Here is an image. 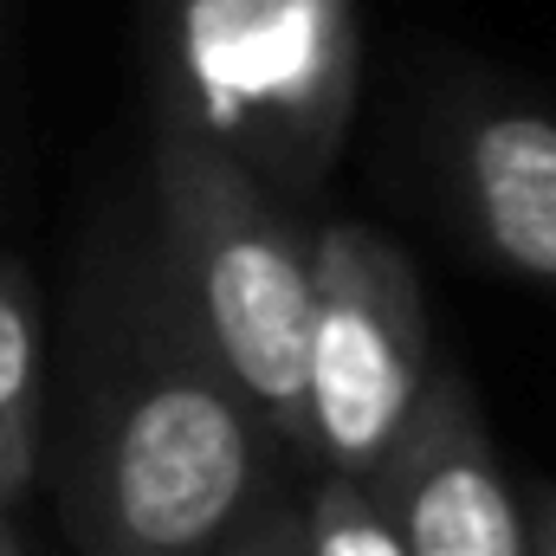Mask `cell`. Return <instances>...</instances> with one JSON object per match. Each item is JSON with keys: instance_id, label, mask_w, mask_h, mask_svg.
<instances>
[{"instance_id": "6", "label": "cell", "mask_w": 556, "mask_h": 556, "mask_svg": "<svg viewBox=\"0 0 556 556\" xmlns=\"http://www.w3.org/2000/svg\"><path fill=\"white\" fill-rule=\"evenodd\" d=\"M466 201L485 247L525 278L556 285V124L492 111L466 130Z\"/></svg>"}, {"instance_id": "9", "label": "cell", "mask_w": 556, "mask_h": 556, "mask_svg": "<svg viewBox=\"0 0 556 556\" xmlns=\"http://www.w3.org/2000/svg\"><path fill=\"white\" fill-rule=\"evenodd\" d=\"M214 556H304L298 551V511H285V505H266L240 538H227Z\"/></svg>"}, {"instance_id": "1", "label": "cell", "mask_w": 556, "mask_h": 556, "mask_svg": "<svg viewBox=\"0 0 556 556\" xmlns=\"http://www.w3.org/2000/svg\"><path fill=\"white\" fill-rule=\"evenodd\" d=\"M273 433L201 350L162 253L130 285L65 466L85 556H214L273 505Z\"/></svg>"}, {"instance_id": "10", "label": "cell", "mask_w": 556, "mask_h": 556, "mask_svg": "<svg viewBox=\"0 0 556 556\" xmlns=\"http://www.w3.org/2000/svg\"><path fill=\"white\" fill-rule=\"evenodd\" d=\"M0 556H20V538H13V525H7V511H0Z\"/></svg>"}, {"instance_id": "2", "label": "cell", "mask_w": 556, "mask_h": 556, "mask_svg": "<svg viewBox=\"0 0 556 556\" xmlns=\"http://www.w3.org/2000/svg\"><path fill=\"white\" fill-rule=\"evenodd\" d=\"M155 111L227 149L260 188L311 194L363 85L356 0H142Z\"/></svg>"}, {"instance_id": "8", "label": "cell", "mask_w": 556, "mask_h": 556, "mask_svg": "<svg viewBox=\"0 0 556 556\" xmlns=\"http://www.w3.org/2000/svg\"><path fill=\"white\" fill-rule=\"evenodd\" d=\"M298 551L304 556H402L382 505L369 498L363 479L324 472L298 511Z\"/></svg>"}, {"instance_id": "3", "label": "cell", "mask_w": 556, "mask_h": 556, "mask_svg": "<svg viewBox=\"0 0 556 556\" xmlns=\"http://www.w3.org/2000/svg\"><path fill=\"white\" fill-rule=\"evenodd\" d=\"M155 220L168 285L278 453H304V343H311V240L291 227L227 149L155 111Z\"/></svg>"}, {"instance_id": "4", "label": "cell", "mask_w": 556, "mask_h": 556, "mask_svg": "<svg viewBox=\"0 0 556 556\" xmlns=\"http://www.w3.org/2000/svg\"><path fill=\"white\" fill-rule=\"evenodd\" d=\"M433 382V337L408 253L343 220L311 240L304 343V453L324 472L369 479Z\"/></svg>"}, {"instance_id": "11", "label": "cell", "mask_w": 556, "mask_h": 556, "mask_svg": "<svg viewBox=\"0 0 556 556\" xmlns=\"http://www.w3.org/2000/svg\"><path fill=\"white\" fill-rule=\"evenodd\" d=\"M538 556H556V518H551V531H544V544H538Z\"/></svg>"}, {"instance_id": "7", "label": "cell", "mask_w": 556, "mask_h": 556, "mask_svg": "<svg viewBox=\"0 0 556 556\" xmlns=\"http://www.w3.org/2000/svg\"><path fill=\"white\" fill-rule=\"evenodd\" d=\"M46 446V311L33 273L0 253V511H13Z\"/></svg>"}, {"instance_id": "5", "label": "cell", "mask_w": 556, "mask_h": 556, "mask_svg": "<svg viewBox=\"0 0 556 556\" xmlns=\"http://www.w3.org/2000/svg\"><path fill=\"white\" fill-rule=\"evenodd\" d=\"M402 556H538L531 518L459 376H433L389 459L363 479Z\"/></svg>"}]
</instances>
